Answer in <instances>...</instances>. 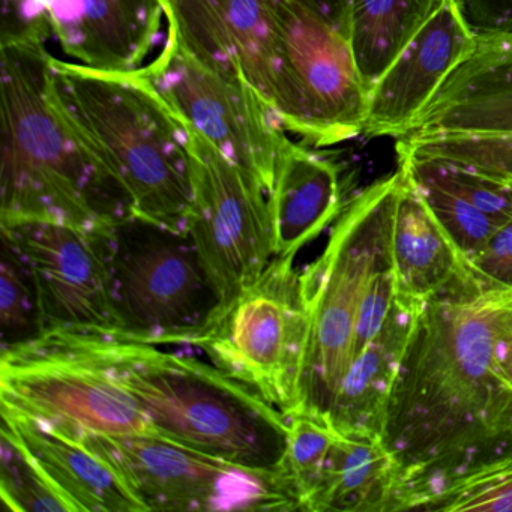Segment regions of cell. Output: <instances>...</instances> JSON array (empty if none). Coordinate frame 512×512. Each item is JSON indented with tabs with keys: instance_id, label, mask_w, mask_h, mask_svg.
Instances as JSON below:
<instances>
[{
	"instance_id": "obj_5",
	"label": "cell",
	"mask_w": 512,
	"mask_h": 512,
	"mask_svg": "<svg viewBox=\"0 0 512 512\" xmlns=\"http://www.w3.org/2000/svg\"><path fill=\"white\" fill-rule=\"evenodd\" d=\"M62 100L97 146L131 215L187 232L191 203L187 133L142 68L104 71L52 58Z\"/></svg>"
},
{
	"instance_id": "obj_2",
	"label": "cell",
	"mask_w": 512,
	"mask_h": 512,
	"mask_svg": "<svg viewBox=\"0 0 512 512\" xmlns=\"http://www.w3.org/2000/svg\"><path fill=\"white\" fill-rule=\"evenodd\" d=\"M401 184L397 170L344 205L325 250L299 275L308 338L293 415L344 436L379 439L422 308L400 295L395 277L392 223Z\"/></svg>"
},
{
	"instance_id": "obj_1",
	"label": "cell",
	"mask_w": 512,
	"mask_h": 512,
	"mask_svg": "<svg viewBox=\"0 0 512 512\" xmlns=\"http://www.w3.org/2000/svg\"><path fill=\"white\" fill-rule=\"evenodd\" d=\"M511 317L512 290L481 292L466 272L422 305L380 428L394 461L392 511L512 463V388L497 364Z\"/></svg>"
},
{
	"instance_id": "obj_24",
	"label": "cell",
	"mask_w": 512,
	"mask_h": 512,
	"mask_svg": "<svg viewBox=\"0 0 512 512\" xmlns=\"http://www.w3.org/2000/svg\"><path fill=\"white\" fill-rule=\"evenodd\" d=\"M397 157L446 161L512 185V136L403 137Z\"/></svg>"
},
{
	"instance_id": "obj_14",
	"label": "cell",
	"mask_w": 512,
	"mask_h": 512,
	"mask_svg": "<svg viewBox=\"0 0 512 512\" xmlns=\"http://www.w3.org/2000/svg\"><path fill=\"white\" fill-rule=\"evenodd\" d=\"M476 38L478 32L470 26L460 0H437L421 28L371 86L365 136H406L443 83L473 52Z\"/></svg>"
},
{
	"instance_id": "obj_11",
	"label": "cell",
	"mask_w": 512,
	"mask_h": 512,
	"mask_svg": "<svg viewBox=\"0 0 512 512\" xmlns=\"http://www.w3.org/2000/svg\"><path fill=\"white\" fill-rule=\"evenodd\" d=\"M142 70L182 125L254 173L269 191L289 137L247 80L197 55L170 25L160 55Z\"/></svg>"
},
{
	"instance_id": "obj_8",
	"label": "cell",
	"mask_w": 512,
	"mask_h": 512,
	"mask_svg": "<svg viewBox=\"0 0 512 512\" xmlns=\"http://www.w3.org/2000/svg\"><path fill=\"white\" fill-rule=\"evenodd\" d=\"M112 295L121 329L148 343L176 346L220 305L187 232L130 217L110 232Z\"/></svg>"
},
{
	"instance_id": "obj_20",
	"label": "cell",
	"mask_w": 512,
	"mask_h": 512,
	"mask_svg": "<svg viewBox=\"0 0 512 512\" xmlns=\"http://www.w3.org/2000/svg\"><path fill=\"white\" fill-rule=\"evenodd\" d=\"M275 257L296 254L340 215L337 167L287 139L268 191Z\"/></svg>"
},
{
	"instance_id": "obj_7",
	"label": "cell",
	"mask_w": 512,
	"mask_h": 512,
	"mask_svg": "<svg viewBox=\"0 0 512 512\" xmlns=\"http://www.w3.org/2000/svg\"><path fill=\"white\" fill-rule=\"evenodd\" d=\"M0 403L2 415L29 419L74 439L158 437L137 401L103 367L55 335L4 346Z\"/></svg>"
},
{
	"instance_id": "obj_15",
	"label": "cell",
	"mask_w": 512,
	"mask_h": 512,
	"mask_svg": "<svg viewBox=\"0 0 512 512\" xmlns=\"http://www.w3.org/2000/svg\"><path fill=\"white\" fill-rule=\"evenodd\" d=\"M23 28H47L62 52L83 67L134 71L157 46L161 0H28Z\"/></svg>"
},
{
	"instance_id": "obj_3",
	"label": "cell",
	"mask_w": 512,
	"mask_h": 512,
	"mask_svg": "<svg viewBox=\"0 0 512 512\" xmlns=\"http://www.w3.org/2000/svg\"><path fill=\"white\" fill-rule=\"evenodd\" d=\"M0 224L55 221L107 233L130 202L59 94L46 38L2 35Z\"/></svg>"
},
{
	"instance_id": "obj_17",
	"label": "cell",
	"mask_w": 512,
	"mask_h": 512,
	"mask_svg": "<svg viewBox=\"0 0 512 512\" xmlns=\"http://www.w3.org/2000/svg\"><path fill=\"white\" fill-rule=\"evenodd\" d=\"M445 136H512V28L478 32L404 137Z\"/></svg>"
},
{
	"instance_id": "obj_22",
	"label": "cell",
	"mask_w": 512,
	"mask_h": 512,
	"mask_svg": "<svg viewBox=\"0 0 512 512\" xmlns=\"http://www.w3.org/2000/svg\"><path fill=\"white\" fill-rule=\"evenodd\" d=\"M394 478L379 439L335 433L305 511L391 512Z\"/></svg>"
},
{
	"instance_id": "obj_19",
	"label": "cell",
	"mask_w": 512,
	"mask_h": 512,
	"mask_svg": "<svg viewBox=\"0 0 512 512\" xmlns=\"http://www.w3.org/2000/svg\"><path fill=\"white\" fill-rule=\"evenodd\" d=\"M2 430L23 446L73 512L146 511L116 470L82 440L10 415H2Z\"/></svg>"
},
{
	"instance_id": "obj_26",
	"label": "cell",
	"mask_w": 512,
	"mask_h": 512,
	"mask_svg": "<svg viewBox=\"0 0 512 512\" xmlns=\"http://www.w3.org/2000/svg\"><path fill=\"white\" fill-rule=\"evenodd\" d=\"M0 283V322L4 346L38 335L37 302L31 281L19 260L5 245Z\"/></svg>"
},
{
	"instance_id": "obj_27",
	"label": "cell",
	"mask_w": 512,
	"mask_h": 512,
	"mask_svg": "<svg viewBox=\"0 0 512 512\" xmlns=\"http://www.w3.org/2000/svg\"><path fill=\"white\" fill-rule=\"evenodd\" d=\"M421 511L512 512V463L460 482L428 500Z\"/></svg>"
},
{
	"instance_id": "obj_13",
	"label": "cell",
	"mask_w": 512,
	"mask_h": 512,
	"mask_svg": "<svg viewBox=\"0 0 512 512\" xmlns=\"http://www.w3.org/2000/svg\"><path fill=\"white\" fill-rule=\"evenodd\" d=\"M2 244L28 274L38 334L119 331L112 295L110 232L55 221L0 224Z\"/></svg>"
},
{
	"instance_id": "obj_4",
	"label": "cell",
	"mask_w": 512,
	"mask_h": 512,
	"mask_svg": "<svg viewBox=\"0 0 512 512\" xmlns=\"http://www.w3.org/2000/svg\"><path fill=\"white\" fill-rule=\"evenodd\" d=\"M44 334L103 367L137 401L158 437L248 469H280L289 418L208 359L122 331Z\"/></svg>"
},
{
	"instance_id": "obj_29",
	"label": "cell",
	"mask_w": 512,
	"mask_h": 512,
	"mask_svg": "<svg viewBox=\"0 0 512 512\" xmlns=\"http://www.w3.org/2000/svg\"><path fill=\"white\" fill-rule=\"evenodd\" d=\"M298 2L346 34L347 17H349L352 0H298Z\"/></svg>"
},
{
	"instance_id": "obj_6",
	"label": "cell",
	"mask_w": 512,
	"mask_h": 512,
	"mask_svg": "<svg viewBox=\"0 0 512 512\" xmlns=\"http://www.w3.org/2000/svg\"><path fill=\"white\" fill-rule=\"evenodd\" d=\"M299 275L295 257H274L184 343L287 418L298 406L308 338Z\"/></svg>"
},
{
	"instance_id": "obj_30",
	"label": "cell",
	"mask_w": 512,
	"mask_h": 512,
	"mask_svg": "<svg viewBox=\"0 0 512 512\" xmlns=\"http://www.w3.org/2000/svg\"><path fill=\"white\" fill-rule=\"evenodd\" d=\"M497 364L503 379L512 388V317L497 341Z\"/></svg>"
},
{
	"instance_id": "obj_9",
	"label": "cell",
	"mask_w": 512,
	"mask_h": 512,
	"mask_svg": "<svg viewBox=\"0 0 512 512\" xmlns=\"http://www.w3.org/2000/svg\"><path fill=\"white\" fill-rule=\"evenodd\" d=\"M368 91L349 38L298 0H278L277 92L284 130L317 146L364 134Z\"/></svg>"
},
{
	"instance_id": "obj_12",
	"label": "cell",
	"mask_w": 512,
	"mask_h": 512,
	"mask_svg": "<svg viewBox=\"0 0 512 512\" xmlns=\"http://www.w3.org/2000/svg\"><path fill=\"white\" fill-rule=\"evenodd\" d=\"M182 127L190 154L187 233L217 292L220 310L275 257L268 190L202 134Z\"/></svg>"
},
{
	"instance_id": "obj_23",
	"label": "cell",
	"mask_w": 512,
	"mask_h": 512,
	"mask_svg": "<svg viewBox=\"0 0 512 512\" xmlns=\"http://www.w3.org/2000/svg\"><path fill=\"white\" fill-rule=\"evenodd\" d=\"M437 0H352L346 35L362 79L371 86L430 16Z\"/></svg>"
},
{
	"instance_id": "obj_10",
	"label": "cell",
	"mask_w": 512,
	"mask_h": 512,
	"mask_svg": "<svg viewBox=\"0 0 512 512\" xmlns=\"http://www.w3.org/2000/svg\"><path fill=\"white\" fill-rule=\"evenodd\" d=\"M80 440L116 470L146 511H298L280 469H248L163 437Z\"/></svg>"
},
{
	"instance_id": "obj_16",
	"label": "cell",
	"mask_w": 512,
	"mask_h": 512,
	"mask_svg": "<svg viewBox=\"0 0 512 512\" xmlns=\"http://www.w3.org/2000/svg\"><path fill=\"white\" fill-rule=\"evenodd\" d=\"M161 2L167 25L191 50L247 80L272 109L277 92L278 0Z\"/></svg>"
},
{
	"instance_id": "obj_21",
	"label": "cell",
	"mask_w": 512,
	"mask_h": 512,
	"mask_svg": "<svg viewBox=\"0 0 512 512\" xmlns=\"http://www.w3.org/2000/svg\"><path fill=\"white\" fill-rule=\"evenodd\" d=\"M392 257L398 292L416 307L464 274L451 239L404 175L392 223Z\"/></svg>"
},
{
	"instance_id": "obj_18",
	"label": "cell",
	"mask_w": 512,
	"mask_h": 512,
	"mask_svg": "<svg viewBox=\"0 0 512 512\" xmlns=\"http://www.w3.org/2000/svg\"><path fill=\"white\" fill-rule=\"evenodd\" d=\"M398 170L451 239L461 262L512 220V185L446 161L398 157Z\"/></svg>"
},
{
	"instance_id": "obj_25",
	"label": "cell",
	"mask_w": 512,
	"mask_h": 512,
	"mask_svg": "<svg viewBox=\"0 0 512 512\" xmlns=\"http://www.w3.org/2000/svg\"><path fill=\"white\" fill-rule=\"evenodd\" d=\"M2 500L10 511L73 512L23 446L2 430Z\"/></svg>"
},
{
	"instance_id": "obj_28",
	"label": "cell",
	"mask_w": 512,
	"mask_h": 512,
	"mask_svg": "<svg viewBox=\"0 0 512 512\" xmlns=\"http://www.w3.org/2000/svg\"><path fill=\"white\" fill-rule=\"evenodd\" d=\"M467 278L481 292L512 290V220L463 262Z\"/></svg>"
}]
</instances>
